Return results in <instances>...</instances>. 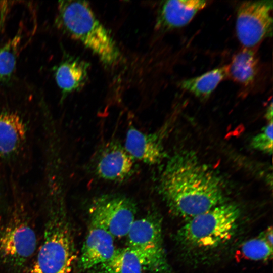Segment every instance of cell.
Returning <instances> with one entry per match:
<instances>
[{
  "label": "cell",
  "instance_id": "obj_16",
  "mask_svg": "<svg viewBox=\"0 0 273 273\" xmlns=\"http://www.w3.org/2000/svg\"><path fill=\"white\" fill-rule=\"evenodd\" d=\"M229 66V77L244 86L251 85L258 70L256 51L253 48H244L233 56Z\"/></svg>",
  "mask_w": 273,
  "mask_h": 273
},
{
  "label": "cell",
  "instance_id": "obj_21",
  "mask_svg": "<svg viewBox=\"0 0 273 273\" xmlns=\"http://www.w3.org/2000/svg\"><path fill=\"white\" fill-rule=\"evenodd\" d=\"M267 242L272 246V229L270 226L261 233Z\"/></svg>",
  "mask_w": 273,
  "mask_h": 273
},
{
  "label": "cell",
  "instance_id": "obj_6",
  "mask_svg": "<svg viewBox=\"0 0 273 273\" xmlns=\"http://www.w3.org/2000/svg\"><path fill=\"white\" fill-rule=\"evenodd\" d=\"M272 1L242 2L237 11V37L244 48H253L272 34Z\"/></svg>",
  "mask_w": 273,
  "mask_h": 273
},
{
  "label": "cell",
  "instance_id": "obj_20",
  "mask_svg": "<svg viewBox=\"0 0 273 273\" xmlns=\"http://www.w3.org/2000/svg\"><path fill=\"white\" fill-rule=\"evenodd\" d=\"M272 122H268L252 139L251 146L255 150L271 154L272 153Z\"/></svg>",
  "mask_w": 273,
  "mask_h": 273
},
{
  "label": "cell",
  "instance_id": "obj_5",
  "mask_svg": "<svg viewBox=\"0 0 273 273\" xmlns=\"http://www.w3.org/2000/svg\"><path fill=\"white\" fill-rule=\"evenodd\" d=\"M91 223L107 231L114 238L126 237L136 212L134 202L121 194H104L93 201L89 209Z\"/></svg>",
  "mask_w": 273,
  "mask_h": 273
},
{
  "label": "cell",
  "instance_id": "obj_18",
  "mask_svg": "<svg viewBox=\"0 0 273 273\" xmlns=\"http://www.w3.org/2000/svg\"><path fill=\"white\" fill-rule=\"evenodd\" d=\"M21 39V31L19 30L0 47V83L9 81L14 74Z\"/></svg>",
  "mask_w": 273,
  "mask_h": 273
},
{
  "label": "cell",
  "instance_id": "obj_8",
  "mask_svg": "<svg viewBox=\"0 0 273 273\" xmlns=\"http://www.w3.org/2000/svg\"><path fill=\"white\" fill-rule=\"evenodd\" d=\"M135 160L119 142L111 140L96 152L92 167L98 178L109 182L122 183L135 173Z\"/></svg>",
  "mask_w": 273,
  "mask_h": 273
},
{
  "label": "cell",
  "instance_id": "obj_15",
  "mask_svg": "<svg viewBox=\"0 0 273 273\" xmlns=\"http://www.w3.org/2000/svg\"><path fill=\"white\" fill-rule=\"evenodd\" d=\"M25 125L21 117L12 111L0 110V155L16 153L26 138Z\"/></svg>",
  "mask_w": 273,
  "mask_h": 273
},
{
  "label": "cell",
  "instance_id": "obj_9",
  "mask_svg": "<svg viewBox=\"0 0 273 273\" xmlns=\"http://www.w3.org/2000/svg\"><path fill=\"white\" fill-rule=\"evenodd\" d=\"M97 273H170L168 261L162 260L147 252L126 247L116 249L107 262L93 269Z\"/></svg>",
  "mask_w": 273,
  "mask_h": 273
},
{
  "label": "cell",
  "instance_id": "obj_7",
  "mask_svg": "<svg viewBox=\"0 0 273 273\" xmlns=\"http://www.w3.org/2000/svg\"><path fill=\"white\" fill-rule=\"evenodd\" d=\"M36 244L30 225L25 219L14 217L0 229V262L21 267L32 256Z\"/></svg>",
  "mask_w": 273,
  "mask_h": 273
},
{
  "label": "cell",
  "instance_id": "obj_3",
  "mask_svg": "<svg viewBox=\"0 0 273 273\" xmlns=\"http://www.w3.org/2000/svg\"><path fill=\"white\" fill-rule=\"evenodd\" d=\"M240 214L237 204L224 202L187 220L178 230L177 239L191 249L216 248L233 237Z\"/></svg>",
  "mask_w": 273,
  "mask_h": 273
},
{
  "label": "cell",
  "instance_id": "obj_17",
  "mask_svg": "<svg viewBox=\"0 0 273 273\" xmlns=\"http://www.w3.org/2000/svg\"><path fill=\"white\" fill-rule=\"evenodd\" d=\"M229 65L223 66L200 76L183 80L179 86L201 100H206L218 84L229 77Z\"/></svg>",
  "mask_w": 273,
  "mask_h": 273
},
{
  "label": "cell",
  "instance_id": "obj_2",
  "mask_svg": "<svg viewBox=\"0 0 273 273\" xmlns=\"http://www.w3.org/2000/svg\"><path fill=\"white\" fill-rule=\"evenodd\" d=\"M55 20L59 29L91 51L103 65L110 67L118 63L119 48L88 2L59 1Z\"/></svg>",
  "mask_w": 273,
  "mask_h": 273
},
{
  "label": "cell",
  "instance_id": "obj_12",
  "mask_svg": "<svg viewBox=\"0 0 273 273\" xmlns=\"http://www.w3.org/2000/svg\"><path fill=\"white\" fill-rule=\"evenodd\" d=\"M124 146L136 160L148 165L157 164L166 156L163 137L158 131L147 133L131 126L127 131Z\"/></svg>",
  "mask_w": 273,
  "mask_h": 273
},
{
  "label": "cell",
  "instance_id": "obj_13",
  "mask_svg": "<svg viewBox=\"0 0 273 273\" xmlns=\"http://www.w3.org/2000/svg\"><path fill=\"white\" fill-rule=\"evenodd\" d=\"M204 0H171L162 2L158 12L156 28L167 31L189 24L208 5Z\"/></svg>",
  "mask_w": 273,
  "mask_h": 273
},
{
  "label": "cell",
  "instance_id": "obj_10",
  "mask_svg": "<svg viewBox=\"0 0 273 273\" xmlns=\"http://www.w3.org/2000/svg\"><path fill=\"white\" fill-rule=\"evenodd\" d=\"M126 237L127 247L167 260L163 246L161 219L155 213L135 219Z\"/></svg>",
  "mask_w": 273,
  "mask_h": 273
},
{
  "label": "cell",
  "instance_id": "obj_1",
  "mask_svg": "<svg viewBox=\"0 0 273 273\" xmlns=\"http://www.w3.org/2000/svg\"><path fill=\"white\" fill-rule=\"evenodd\" d=\"M158 186L170 212L186 220L225 201L219 177L191 151L169 158Z\"/></svg>",
  "mask_w": 273,
  "mask_h": 273
},
{
  "label": "cell",
  "instance_id": "obj_14",
  "mask_svg": "<svg viewBox=\"0 0 273 273\" xmlns=\"http://www.w3.org/2000/svg\"><path fill=\"white\" fill-rule=\"evenodd\" d=\"M89 64L79 57L65 55L53 68L56 83L63 100L68 95L82 89L88 78Z\"/></svg>",
  "mask_w": 273,
  "mask_h": 273
},
{
  "label": "cell",
  "instance_id": "obj_4",
  "mask_svg": "<svg viewBox=\"0 0 273 273\" xmlns=\"http://www.w3.org/2000/svg\"><path fill=\"white\" fill-rule=\"evenodd\" d=\"M63 210L51 205L43 241L30 273H71L75 259L73 241Z\"/></svg>",
  "mask_w": 273,
  "mask_h": 273
},
{
  "label": "cell",
  "instance_id": "obj_11",
  "mask_svg": "<svg viewBox=\"0 0 273 273\" xmlns=\"http://www.w3.org/2000/svg\"><path fill=\"white\" fill-rule=\"evenodd\" d=\"M114 240L105 229L91 223L81 249L80 268L84 270L93 269L109 261L117 249Z\"/></svg>",
  "mask_w": 273,
  "mask_h": 273
},
{
  "label": "cell",
  "instance_id": "obj_22",
  "mask_svg": "<svg viewBox=\"0 0 273 273\" xmlns=\"http://www.w3.org/2000/svg\"><path fill=\"white\" fill-rule=\"evenodd\" d=\"M265 117L268 122H272V103L271 102L270 105L266 109Z\"/></svg>",
  "mask_w": 273,
  "mask_h": 273
},
{
  "label": "cell",
  "instance_id": "obj_19",
  "mask_svg": "<svg viewBox=\"0 0 273 273\" xmlns=\"http://www.w3.org/2000/svg\"><path fill=\"white\" fill-rule=\"evenodd\" d=\"M241 251L247 258L253 260H265L272 257V246L265 240L262 234L245 242Z\"/></svg>",
  "mask_w": 273,
  "mask_h": 273
}]
</instances>
